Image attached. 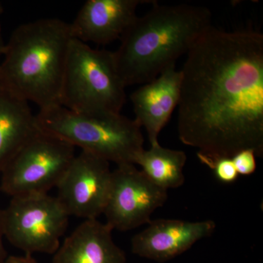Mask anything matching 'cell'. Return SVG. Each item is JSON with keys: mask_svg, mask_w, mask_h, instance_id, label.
<instances>
[{"mask_svg": "<svg viewBox=\"0 0 263 263\" xmlns=\"http://www.w3.org/2000/svg\"><path fill=\"white\" fill-rule=\"evenodd\" d=\"M178 133L209 167L240 151L263 155V35L211 26L186 53Z\"/></svg>", "mask_w": 263, "mask_h": 263, "instance_id": "6da1fadb", "label": "cell"}, {"mask_svg": "<svg viewBox=\"0 0 263 263\" xmlns=\"http://www.w3.org/2000/svg\"><path fill=\"white\" fill-rule=\"evenodd\" d=\"M212 13L203 7L159 5L135 19L114 52L124 86L145 84L187 53L212 26Z\"/></svg>", "mask_w": 263, "mask_h": 263, "instance_id": "7a4b0ae2", "label": "cell"}, {"mask_svg": "<svg viewBox=\"0 0 263 263\" xmlns=\"http://www.w3.org/2000/svg\"><path fill=\"white\" fill-rule=\"evenodd\" d=\"M70 24L43 18L18 26L5 46L0 87L40 110L60 105L71 42Z\"/></svg>", "mask_w": 263, "mask_h": 263, "instance_id": "3957f363", "label": "cell"}, {"mask_svg": "<svg viewBox=\"0 0 263 263\" xmlns=\"http://www.w3.org/2000/svg\"><path fill=\"white\" fill-rule=\"evenodd\" d=\"M36 122L40 130L117 166L136 165L144 150L141 127L121 114L87 115L56 105L40 110Z\"/></svg>", "mask_w": 263, "mask_h": 263, "instance_id": "277c9868", "label": "cell"}, {"mask_svg": "<svg viewBox=\"0 0 263 263\" xmlns=\"http://www.w3.org/2000/svg\"><path fill=\"white\" fill-rule=\"evenodd\" d=\"M125 86L114 52L98 50L79 40L71 42L59 103L87 115L119 114L126 102Z\"/></svg>", "mask_w": 263, "mask_h": 263, "instance_id": "5b68a950", "label": "cell"}, {"mask_svg": "<svg viewBox=\"0 0 263 263\" xmlns=\"http://www.w3.org/2000/svg\"><path fill=\"white\" fill-rule=\"evenodd\" d=\"M75 148L39 129L2 171L0 190L11 197L48 194L72 163Z\"/></svg>", "mask_w": 263, "mask_h": 263, "instance_id": "8992f818", "label": "cell"}, {"mask_svg": "<svg viewBox=\"0 0 263 263\" xmlns=\"http://www.w3.org/2000/svg\"><path fill=\"white\" fill-rule=\"evenodd\" d=\"M68 214L48 194L12 197L3 210L5 237L26 254H53L68 227Z\"/></svg>", "mask_w": 263, "mask_h": 263, "instance_id": "52a82bcc", "label": "cell"}, {"mask_svg": "<svg viewBox=\"0 0 263 263\" xmlns=\"http://www.w3.org/2000/svg\"><path fill=\"white\" fill-rule=\"evenodd\" d=\"M167 190L160 187L134 164L117 166L103 214L113 230L128 231L148 224L151 216L165 203Z\"/></svg>", "mask_w": 263, "mask_h": 263, "instance_id": "ba28073f", "label": "cell"}, {"mask_svg": "<svg viewBox=\"0 0 263 263\" xmlns=\"http://www.w3.org/2000/svg\"><path fill=\"white\" fill-rule=\"evenodd\" d=\"M111 175L110 162L81 151L57 185L56 198L69 216L97 219L105 210Z\"/></svg>", "mask_w": 263, "mask_h": 263, "instance_id": "9c48e42d", "label": "cell"}, {"mask_svg": "<svg viewBox=\"0 0 263 263\" xmlns=\"http://www.w3.org/2000/svg\"><path fill=\"white\" fill-rule=\"evenodd\" d=\"M212 220L187 221L159 219L152 221L131 240L133 254L158 262L175 258L215 231Z\"/></svg>", "mask_w": 263, "mask_h": 263, "instance_id": "30bf717a", "label": "cell"}, {"mask_svg": "<svg viewBox=\"0 0 263 263\" xmlns=\"http://www.w3.org/2000/svg\"><path fill=\"white\" fill-rule=\"evenodd\" d=\"M144 0H88L72 24L75 39L86 43L107 45L122 37L138 15Z\"/></svg>", "mask_w": 263, "mask_h": 263, "instance_id": "8fae6325", "label": "cell"}, {"mask_svg": "<svg viewBox=\"0 0 263 263\" xmlns=\"http://www.w3.org/2000/svg\"><path fill=\"white\" fill-rule=\"evenodd\" d=\"M181 82V71L171 66L131 95L135 121L146 129L150 145L159 143V134L178 106Z\"/></svg>", "mask_w": 263, "mask_h": 263, "instance_id": "7c38bea8", "label": "cell"}, {"mask_svg": "<svg viewBox=\"0 0 263 263\" xmlns=\"http://www.w3.org/2000/svg\"><path fill=\"white\" fill-rule=\"evenodd\" d=\"M113 230L98 219H86L64 240L52 263H126L125 253L114 241Z\"/></svg>", "mask_w": 263, "mask_h": 263, "instance_id": "4fadbf2b", "label": "cell"}, {"mask_svg": "<svg viewBox=\"0 0 263 263\" xmlns=\"http://www.w3.org/2000/svg\"><path fill=\"white\" fill-rule=\"evenodd\" d=\"M38 131L28 102L0 87V174Z\"/></svg>", "mask_w": 263, "mask_h": 263, "instance_id": "5bb4252c", "label": "cell"}, {"mask_svg": "<svg viewBox=\"0 0 263 263\" xmlns=\"http://www.w3.org/2000/svg\"><path fill=\"white\" fill-rule=\"evenodd\" d=\"M186 162L185 152L164 148L157 143L140 154L136 165L141 167L142 172L152 182L167 190L179 188L184 183L183 168Z\"/></svg>", "mask_w": 263, "mask_h": 263, "instance_id": "9a60e30c", "label": "cell"}, {"mask_svg": "<svg viewBox=\"0 0 263 263\" xmlns=\"http://www.w3.org/2000/svg\"><path fill=\"white\" fill-rule=\"evenodd\" d=\"M209 167L214 171L216 179L221 182L233 183L239 176L231 157H226V158H221L214 161L209 166Z\"/></svg>", "mask_w": 263, "mask_h": 263, "instance_id": "2e32d148", "label": "cell"}, {"mask_svg": "<svg viewBox=\"0 0 263 263\" xmlns=\"http://www.w3.org/2000/svg\"><path fill=\"white\" fill-rule=\"evenodd\" d=\"M254 151L246 149L237 152L231 157L238 175L249 176L257 169V162Z\"/></svg>", "mask_w": 263, "mask_h": 263, "instance_id": "e0dca14e", "label": "cell"}, {"mask_svg": "<svg viewBox=\"0 0 263 263\" xmlns=\"http://www.w3.org/2000/svg\"><path fill=\"white\" fill-rule=\"evenodd\" d=\"M3 237H5V234L3 224V210L0 209V263H5L8 258L3 245Z\"/></svg>", "mask_w": 263, "mask_h": 263, "instance_id": "ac0fdd59", "label": "cell"}, {"mask_svg": "<svg viewBox=\"0 0 263 263\" xmlns=\"http://www.w3.org/2000/svg\"><path fill=\"white\" fill-rule=\"evenodd\" d=\"M5 263H37L35 259L32 258V256L26 254L24 257H16V256H10L7 258Z\"/></svg>", "mask_w": 263, "mask_h": 263, "instance_id": "d6986e66", "label": "cell"}, {"mask_svg": "<svg viewBox=\"0 0 263 263\" xmlns=\"http://www.w3.org/2000/svg\"><path fill=\"white\" fill-rule=\"evenodd\" d=\"M5 44L4 41H3V36H2L1 27H0V60H1L2 56H3V53H4ZM1 64V62H0Z\"/></svg>", "mask_w": 263, "mask_h": 263, "instance_id": "ffe728a7", "label": "cell"}, {"mask_svg": "<svg viewBox=\"0 0 263 263\" xmlns=\"http://www.w3.org/2000/svg\"><path fill=\"white\" fill-rule=\"evenodd\" d=\"M3 10H4V8H3V4H2L1 2H0V15L3 13Z\"/></svg>", "mask_w": 263, "mask_h": 263, "instance_id": "44dd1931", "label": "cell"}]
</instances>
